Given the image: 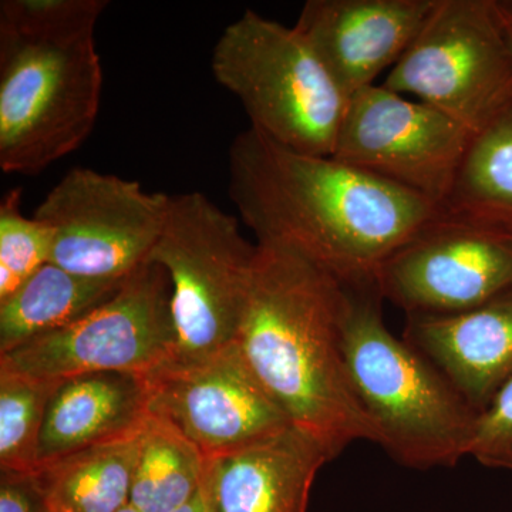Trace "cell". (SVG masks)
Here are the masks:
<instances>
[{"label": "cell", "instance_id": "obj_14", "mask_svg": "<svg viewBox=\"0 0 512 512\" xmlns=\"http://www.w3.org/2000/svg\"><path fill=\"white\" fill-rule=\"evenodd\" d=\"M403 339L480 413L512 377V288L468 311L407 316Z\"/></svg>", "mask_w": 512, "mask_h": 512}, {"label": "cell", "instance_id": "obj_16", "mask_svg": "<svg viewBox=\"0 0 512 512\" xmlns=\"http://www.w3.org/2000/svg\"><path fill=\"white\" fill-rule=\"evenodd\" d=\"M330 458L311 434L292 426L214 461L217 512H306L312 485Z\"/></svg>", "mask_w": 512, "mask_h": 512}, {"label": "cell", "instance_id": "obj_22", "mask_svg": "<svg viewBox=\"0 0 512 512\" xmlns=\"http://www.w3.org/2000/svg\"><path fill=\"white\" fill-rule=\"evenodd\" d=\"M52 244V231L23 215L22 188L6 192L0 202V302L50 261Z\"/></svg>", "mask_w": 512, "mask_h": 512}, {"label": "cell", "instance_id": "obj_26", "mask_svg": "<svg viewBox=\"0 0 512 512\" xmlns=\"http://www.w3.org/2000/svg\"><path fill=\"white\" fill-rule=\"evenodd\" d=\"M497 10L512 56V0H497Z\"/></svg>", "mask_w": 512, "mask_h": 512}, {"label": "cell", "instance_id": "obj_4", "mask_svg": "<svg viewBox=\"0 0 512 512\" xmlns=\"http://www.w3.org/2000/svg\"><path fill=\"white\" fill-rule=\"evenodd\" d=\"M375 284L348 285L343 355L376 443L406 467H451L468 457L478 412L429 359L396 338Z\"/></svg>", "mask_w": 512, "mask_h": 512}, {"label": "cell", "instance_id": "obj_20", "mask_svg": "<svg viewBox=\"0 0 512 512\" xmlns=\"http://www.w3.org/2000/svg\"><path fill=\"white\" fill-rule=\"evenodd\" d=\"M212 461L171 421L151 413L141 437L130 504L140 512H173L194 495Z\"/></svg>", "mask_w": 512, "mask_h": 512}, {"label": "cell", "instance_id": "obj_27", "mask_svg": "<svg viewBox=\"0 0 512 512\" xmlns=\"http://www.w3.org/2000/svg\"><path fill=\"white\" fill-rule=\"evenodd\" d=\"M119 512H140V511H137L136 508L133 507V505L127 504L126 507L121 508V510Z\"/></svg>", "mask_w": 512, "mask_h": 512}, {"label": "cell", "instance_id": "obj_12", "mask_svg": "<svg viewBox=\"0 0 512 512\" xmlns=\"http://www.w3.org/2000/svg\"><path fill=\"white\" fill-rule=\"evenodd\" d=\"M375 285L407 316L468 311L512 288V237L440 211L380 265Z\"/></svg>", "mask_w": 512, "mask_h": 512}, {"label": "cell", "instance_id": "obj_17", "mask_svg": "<svg viewBox=\"0 0 512 512\" xmlns=\"http://www.w3.org/2000/svg\"><path fill=\"white\" fill-rule=\"evenodd\" d=\"M124 281L87 278L47 262L0 302V355L83 318L113 298Z\"/></svg>", "mask_w": 512, "mask_h": 512}, {"label": "cell", "instance_id": "obj_1", "mask_svg": "<svg viewBox=\"0 0 512 512\" xmlns=\"http://www.w3.org/2000/svg\"><path fill=\"white\" fill-rule=\"evenodd\" d=\"M231 201L258 244L291 249L345 285L373 284L380 265L440 208L342 163L241 131L229 147Z\"/></svg>", "mask_w": 512, "mask_h": 512}, {"label": "cell", "instance_id": "obj_15", "mask_svg": "<svg viewBox=\"0 0 512 512\" xmlns=\"http://www.w3.org/2000/svg\"><path fill=\"white\" fill-rule=\"evenodd\" d=\"M150 402L147 376L96 372L60 380L47 406L37 467L141 433Z\"/></svg>", "mask_w": 512, "mask_h": 512}, {"label": "cell", "instance_id": "obj_5", "mask_svg": "<svg viewBox=\"0 0 512 512\" xmlns=\"http://www.w3.org/2000/svg\"><path fill=\"white\" fill-rule=\"evenodd\" d=\"M211 70L252 128L292 150L332 156L349 99L295 26L245 10L215 43Z\"/></svg>", "mask_w": 512, "mask_h": 512}, {"label": "cell", "instance_id": "obj_6", "mask_svg": "<svg viewBox=\"0 0 512 512\" xmlns=\"http://www.w3.org/2000/svg\"><path fill=\"white\" fill-rule=\"evenodd\" d=\"M256 245L238 220L202 192L171 195L150 261L173 284L177 352L171 360L202 359L237 342L247 311Z\"/></svg>", "mask_w": 512, "mask_h": 512}, {"label": "cell", "instance_id": "obj_18", "mask_svg": "<svg viewBox=\"0 0 512 512\" xmlns=\"http://www.w3.org/2000/svg\"><path fill=\"white\" fill-rule=\"evenodd\" d=\"M143 431L40 464L32 476L52 507L70 512H119L130 504Z\"/></svg>", "mask_w": 512, "mask_h": 512}, {"label": "cell", "instance_id": "obj_8", "mask_svg": "<svg viewBox=\"0 0 512 512\" xmlns=\"http://www.w3.org/2000/svg\"><path fill=\"white\" fill-rule=\"evenodd\" d=\"M171 302L170 275L147 262L99 308L0 355V369L45 380L96 372L151 375L177 352Z\"/></svg>", "mask_w": 512, "mask_h": 512}, {"label": "cell", "instance_id": "obj_13", "mask_svg": "<svg viewBox=\"0 0 512 512\" xmlns=\"http://www.w3.org/2000/svg\"><path fill=\"white\" fill-rule=\"evenodd\" d=\"M437 0H308L295 28L345 96L402 59Z\"/></svg>", "mask_w": 512, "mask_h": 512}, {"label": "cell", "instance_id": "obj_9", "mask_svg": "<svg viewBox=\"0 0 512 512\" xmlns=\"http://www.w3.org/2000/svg\"><path fill=\"white\" fill-rule=\"evenodd\" d=\"M170 197L76 167L47 192L33 218L52 231L49 262L87 278L124 279L150 261Z\"/></svg>", "mask_w": 512, "mask_h": 512}, {"label": "cell", "instance_id": "obj_2", "mask_svg": "<svg viewBox=\"0 0 512 512\" xmlns=\"http://www.w3.org/2000/svg\"><path fill=\"white\" fill-rule=\"evenodd\" d=\"M348 285L291 249L256 244L251 293L237 343L293 426L338 457L376 443L343 355Z\"/></svg>", "mask_w": 512, "mask_h": 512}, {"label": "cell", "instance_id": "obj_7", "mask_svg": "<svg viewBox=\"0 0 512 512\" xmlns=\"http://www.w3.org/2000/svg\"><path fill=\"white\" fill-rule=\"evenodd\" d=\"M384 87L410 94L473 136L512 104V56L497 0H437Z\"/></svg>", "mask_w": 512, "mask_h": 512}, {"label": "cell", "instance_id": "obj_28", "mask_svg": "<svg viewBox=\"0 0 512 512\" xmlns=\"http://www.w3.org/2000/svg\"><path fill=\"white\" fill-rule=\"evenodd\" d=\"M50 508H52V512H70V511L64 510V508L52 507V505H50Z\"/></svg>", "mask_w": 512, "mask_h": 512}, {"label": "cell", "instance_id": "obj_25", "mask_svg": "<svg viewBox=\"0 0 512 512\" xmlns=\"http://www.w3.org/2000/svg\"><path fill=\"white\" fill-rule=\"evenodd\" d=\"M173 512H217L214 485V461H212L204 480L194 495Z\"/></svg>", "mask_w": 512, "mask_h": 512}, {"label": "cell", "instance_id": "obj_23", "mask_svg": "<svg viewBox=\"0 0 512 512\" xmlns=\"http://www.w3.org/2000/svg\"><path fill=\"white\" fill-rule=\"evenodd\" d=\"M468 457L484 467L512 471V377L478 413Z\"/></svg>", "mask_w": 512, "mask_h": 512}, {"label": "cell", "instance_id": "obj_10", "mask_svg": "<svg viewBox=\"0 0 512 512\" xmlns=\"http://www.w3.org/2000/svg\"><path fill=\"white\" fill-rule=\"evenodd\" d=\"M473 137L429 104L372 84L350 97L332 157L441 208Z\"/></svg>", "mask_w": 512, "mask_h": 512}, {"label": "cell", "instance_id": "obj_21", "mask_svg": "<svg viewBox=\"0 0 512 512\" xmlns=\"http://www.w3.org/2000/svg\"><path fill=\"white\" fill-rule=\"evenodd\" d=\"M59 383L0 369V471L35 473L47 406Z\"/></svg>", "mask_w": 512, "mask_h": 512}, {"label": "cell", "instance_id": "obj_29", "mask_svg": "<svg viewBox=\"0 0 512 512\" xmlns=\"http://www.w3.org/2000/svg\"><path fill=\"white\" fill-rule=\"evenodd\" d=\"M510 235H511V237H512V234H510Z\"/></svg>", "mask_w": 512, "mask_h": 512}, {"label": "cell", "instance_id": "obj_3", "mask_svg": "<svg viewBox=\"0 0 512 512\" xmlns=\"http://www.w3.org/2000/svg\"><path fill=\"white\" fill-rule=\"evenodd\" d=\"M107 0L0 2V168L36 175L92 134L103 69L96 25Z\"/></svg>", "mask_w": 512, "mask_h": 512}, {"label": "cell", "instance_id": "obj_11", "mask_svg": "<svg viewBox=\"0 0 512 512\" xmlns=\"http://www.w3.org/2000/svg\"><path fill=\"white\" fill-rule=\"evenodd\" d=\"M147 382L151 413L171 421L207 461L247 450L293 426L237 342L202 359L170 360Z\"/></svg>", "mask_w": 512, "mask_h": 512}, {"label": "cell", "instance_id": "obj_19", "mask_svg": "<svg viewBox=\"0 0 512 512\" xmlns=\"http://www.w3.org/2000/svg\"><path fill=\"white\" fill-rule=\"evenodd\" d=\"M440 211L512 234V104L473 137Z\"/></svg>", "mask_w": 512, "mask_h": 512}, {"label": "cell", "instance_id": "obj_24", "mask_svg": "<svg viewBox=\"0 0 512 512\" xmlns=\"http://www.w3.org/2000/svg\"><path fill=\"white\" fill-rule=\"evenodd\" d=\"M0 473V512H52L32 474Z\"/></svg>", "mask_w": 512, "mask_h": 512}]
</instances>
